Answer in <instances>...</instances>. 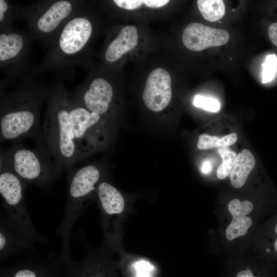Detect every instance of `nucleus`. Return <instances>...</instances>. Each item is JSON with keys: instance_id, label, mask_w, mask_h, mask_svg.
Instances as JSON below:
<instances>
[{"instance_id": "a878e982", "label": "nucleus", "mask_w": 277, "mask_h": 277, "mask_svg": "<svg viewBox=\"0 0 277 277\" xmlns=\"http://www.w3.org/2000/svg\"><path fill=\"white\" fill-rule=\"evenodd\" d=\"M193 105L210 112H217L220 108V103L216 100L202 95H196L193 101Z\"/></svg>"}, {"instance_id": "6ab92c4d", "label": "nucleus", "mask_w": 277, "mask_h": 277, "mask_svg": "<svg viewBox=\"0 0 277 277\" xmlns=\"http://www.w3.org/2000/svg\"><path fill=\"white\" fill-rule=\"evenodd\" d=\"M196 4L202 16L208 21H217L225 13V6L222 0H198Z\"/></svg>"}, {"instance_id": "0eeeda50", "label": "nucleus", "mask_w": 277, "mask_h": 277, "mask_svg": "<svg viewBox=\"0 0 277 277\" xmlns=\"http://www.w3.org/2000/svg\"><path fill=\"white\" fill-rule=\"evenodd\" d=\"M0 193L9 225L28 243L44 242L28 214L24 200L27 185L8 166L0 162Z\"/></svg>"}, {"instance_id": "4be33fe9", "label": "nucleus", "mask_w": 277, "mask_h": 277, "mask_svg": "<svg viewBox=\"0 0 277 277\" xmlns=\"http://www.w3.org/2000/svg\"><path fill=\"white\" fill-rule=\"evenodd\" d=\"M66 277H107L97 269L91 267L85 261L72 262L67 266Z\"/></svg>"}, {"instance_id": "2eb2a0df", "label": "nucleus", "mask_w": 277, "mask_h": 277, "mask_svg": "<svg viewBox=\"0 0 277 277\" xmlns=\"http://www.w3.org/2000/svg\"><path fill=\"white\" fill-rule=\"evenodd\" d=\"M228 208L233 219L227 228L225 234L227 239L231 241L245 235L252 225L251 219L246 215L252 210L253 204L249 201L241 202L235 199L229 203Z\"/></svg>"}, {"instance_id": "f03ea898", "label": "nucleus", "mask_w": 277, "mask_h": 277, "mask_svg": "<svg viewBox=\"0 0 277 277\" xmlns=\"http://www.w3.org/2000/svg\"><path fill=\"white\" fill-rule=\"evenodd\" d=\"M31 72L18 80L16 88L1 93V141H18L41 135L39 115L47 87Z\"/></svg>"}, {"instance_id": "f8f14e48", "label": "nucleus", "mask_w": 277, "mask_h": 277, "mask_svg": "<svg viewBox=\"0 0 277 277\" xmlns=\"http://www.w3.org/2000/svg\"><path fill=\"white\" fill-rule=\"evenodd\" d=\"M138 40V29L133 25H125L117 32H108L101 54L105 67L112 70L126 54L136 48Z\"/></svg>"}, {"instance_id": "20e7f679", "label": "nucleus", "mask_w": 277, "mask_h": 277, "mask_svg": "<svg viewBox=\"0 0 277 277\" xmlns=\"http://www.w3.org/2000/svg\"><path fill=\"white\" fill-rule=\"evenodd\" d=\"M100 169L93 165L78 168L68 178V196L62 222L56 230L62 239V249L58 260L68 265L73 261L70 251V238L74 223L83 213L96 185L101 179Z\"/></svg>"}, {"instance_id": "f257e3e1", "label": "nucleus", "mask_w": 277, "mask_h": 277, "mask_svg": "<svg viewBox=\"0 0 277 277\" xmlns=\"http://www.w3.org/2000/svg\"><path fill=\"white\" fill-rule=\"evenodd\" d=\"M99 25L97 13L91 3L86 1L46 44L47 50L45 57L32 68L31 72L38 75L54 70L64 76L75 66L89 69Z\"/></svg>"}, {"instance_id": "9b49d317", "label": "nucleus", "mask_w": 277, "mask_h": 277, "mask_svg": "<svg viewBox=\"0 0 277 277\" xmlns=\"http://www.w3.org/2000/svg\"><path fill=\"white\" fill-rule=\"evenodd\" d=\"M172 80L169 72L156 67L148 75L142 94L145 106L152 111L159 112L165 109L172 98Z\"/></svg>"}, {"instance_id": "a211bd4d", "label": "nucleus", "mask_w": 277, "mask_h": 277, "mask_svg": "<svg viewBox=\"0 0 277 277\" xmlns=\"http://www.w3.org/2000/svg\"><path fill=\"white\" fill-rule=\"evenodd\" d=\"M255 164L254 156L248 149H243L237 155L229 175L231 185L233 187L239 188L245 184Z\"/></svg>"}, {"instance_id": "b1692460", "label": "nucleus", "mask_w": 277, "mask_h": 277, "mask_svg": "<svg viewBox=\"0 0 277 277\" xmlns=\"http://www.w3.org/2000/svg\"><path fill=\"white\" fill-rule=\"evenodd\" d=\"M19 7L7 0H0V29L12 25L18 18Z\"/></svg>"}, {"instance_id": "c756f323", "label": "nucleus", "mask_w": 277, "mask_h": 277, "mask_svg": "<svg viewBox=\"0 0 277 277\" xmlns=\"http://www.w3.org/2000/svg\"><path fill=\"white\" fill-rule=\"evenodd\" d=\"M211 166L209 161L204 162L201 166V171L204 174L209 173L211 170Z\"/></svg>"}, {"instance_id": "aec40b11", "label": "nucleus", "mask_w": 277, "mask_h": 277, "mask_svg": "<svg viewBox=\"0 0 277 277\" xmlns=\"http://www.w3.org/2000/svg\"><path fill=\"white\" fill-rule=\"evenodd\" d=\"M168 0H113L108 3L117 8L129 11L143 8L156 9L162 8L169 4Z\"/></svg>"}, {"instance_id": "dca6fc26", "label": "nucleus", "mask_w": 277, "mask_h": 277, "mask_svg": "<svg viewBox=\"0 0 277 277\" xmlns=\"http://www.w3.org/2000/svg\"><path fill=\"white\" fill-rule=\"evenodd\" d=\"M32 247V245L23 239L3 219L1 221V258L19 253Z\"/></svg>"}, {"instance_id": "c85d7f7f", "label": "nucleus", "mask_w": 277, "mask_h": 277, "mask_svg": "<svg viewBox=\"0 0 277 277\" xmlns=\"http://www.w3.org/2000/svg\"><path fill=\"white\" fill-rule=\"evenodd\" d=\"M235 277H260L254 275V273L252 272V270L249 268L246 269H241L239 271Z\"/></svg>"}, {"instance_id": "4468645a", "label": "nucleus", "mask_w": 277, "mask_h": 277, "mask_svg": "<svg viewBox=\"0 0 277 277\" xmlns=\"http://www.w3.org/2000/svg\"><path fill=\"white\" fill-rule=\"evenodd\" d=\"M63 265L59 260L50 262H24L3 270L1 277H62L60 271Z\"/></svg>"}, {"instance_id": "cd10ccee", "label": "nucleus", "mask_w": 277, "mask_h": 277, "mask_svg": "<svg viewBox=\"0 0 277 277\" xmlns=\"http://www.w3.org/2000/svg\"><path fill=\"white\" fill-rule=\"evenodd\" d=\"M268 33L271 42L277 47V23H272L269 26Z\"/></svg>"}, {"instance_id": "6e6552de", "label": "nucleus", "mask_w": 277, "mask_h": 277, "mask_svg": "<svg viewBox=\"0 0 277 277\" xmlns=\"http://www.w3.org/2000/svg\"><path fill=\"white\" fill-rule=\"evenodd\" d=\"M33 41L29 31L12 25L0 29V70L5 75L2 83L10 84L31 73V46Z\"/></svg>"}, {"instance_id": "393cba45", "label": "nucleus", "mask_w": 277, "mask_h": 277, "mask_svg": "<svg viewBox=\"0 0 277 277\" xmlns=\"http://www.w3.org/2000/svg\"><path fill=\"white\" fill-rule=\"evenodd\" d=\"M262 81L264 84L271 82L277 71V56L275 54L268 55L262 64Z\"/></svg>"}, {"instance_id": "bb28decb", "label": "nucleus", "mask_w": 277, "mask_h": 277, "mask_svg": "<svg viewBox=\"0 0 277 277\" xmlns=\"http://www.w3.org/2000/svg\"><path fill=\"white\" fill-rule=\"evenodd\" d=\"M135 277H152L154 268L149 262L144 260L136 262L134 264Z\"/></svg>"}, {"instance_id": "412c9836", "label": "nucleus", "mask_w": 277, "mask_h": 277, "mask_svg": "<svg viewBox=\"0 0 277 277\" xmlns=\"http://www.w3.org/2000/svg\"><path fill=\"white\" fill-rule=\"evenodd\" d=\"M237 138L235 133H232L221 137L202 134L199 136L197 146L202 150L215 147H226L235 143Z\"/></svg>"}, {"instance_id": "1a4fd4ad", "label": "nucleus", "mask_w": 277, "mask_h": 277, "mask_svg": "<svg viewBox=\"0 0 277 277\" xmlns=\"http://www.w3.org/2000/svg\"><path fill=\"white\" fill-rule=\"evenodd\" d=\"M87 78L72 91L71 96L88 109L101 116L109 114L115 97V79L111 71L91 67Z\"/></svg>"}, {"instance_id": "ddd939ff", "label": "nucleus", "mask_w": 277, "mask_h": 277, "mask_svg": "<svg viewBox=\"0 0 277 277\" xmlns=\"http://www.w3.org/2000/svg\"><path fill=\"white\" fill-rule=\"evenodd\" d=\"M229 39L228 32L199 23L189 24L184 30L182 42L192 51H201L211 47L222 46Z\"/></svg>"}, {"instance_id": "39448f33", "label": "nucleus", "mask_w": 277, "mask_h": 277, "mask_svg": "<svg viewBox=\"0 0 277 277\" xmlns=\"http://www.w3.org/2000/svg\"><path fill=\"white\" fill-rule=\"evenodd\" d=\"M86 1L45 0L19 7L18 18L26 22L33 40L45 45Z\"/></svg>"}, {"instance_id": "f3484780", "label": "nucleus", "mask_w": 277, "mask_h": 277, "mask_svg": "<svg viewBox=\"0 0 277 277\" xmlns=\"http://www.w3.org/2000/svg\"><path fill=\"white\" fill-rule=\"evenodd\" d=\"M98 198L104 214H119L123 211L125 201L120 192L106 182L100 183L97 188Z\"/></svg>"}, {"instance_id": "7c9ffc66", "label": "nucleus", "mask_w": 277, "mask_h": 277, "mask_svg": "<svg viewBox=\"0 0 277 277\" xmlns=\"http://www.w3.org/2000/svg\"><path fill=\"white\" fill-rule=\"evenodd\" d=\"M275 231L277 234V224L275 228ZM274 248H275V251L277 252V238L274 243Z\"/></svg>"}, {"instance_id": "5701e85b", "label": "nucleus", "mask_w": 277, "mask_h": 277, "mask_svg": "<svg viewBox=\"0 0 277 277\" xmlns=\"http://www.w3.org/2000/svg\"><path fill=\"white\" fill-rule=\"evenodd\" d=\"M219 153L222 158V161L217 169L216 175L219 179L221 180L230 175L236 161L237 154L225 147L220 149Z\"/></svg>"}, {"instance_id": "423d86ee", "label": "nucleus", "mask_w": 277, "mask_h": 277, "mask_svg": "<svg viewBox=\"0 0 277 277\" xmlns=\"http://www.w3.org/2000/svg\"><path fill=\"white\" fill-rule=\"evenodd\" d=\"M0 162L14 172L27 185L46 186L62 169L48 149H30L13 145L1 151Z\"/></svg>"}, {"instance_id": "9d476101", "label": "nucleus", "mask_w": 277, "mask_h": 277, "mask_svg": "<svg viewBox=\"0 0 277 277\" xmlns=\"http://www.w3.org/2000/svg\"><path fill=\"white\" fill-rule=\"evenodd\" d=\"M68 107L80 161L97 147L106 131L102 126L103 116L86 108L69 91Z\"/></svg>"}, {"instance_id": "7ed1b4c3", "label": "nucleus", "mask_w": 277, "mask_h": 277, "mask_svg": "<svg viewBox=\"0 0 277 277\" xmlns=\"http://www.w3.org/2000/svg\"><path fill=\"white\" fill-rule=\"evenodd\" d=\"M68 91L58 81L47 87L43 136L61 168L71 169L80 161L68 107Z\"/></svg>"}]
</instances>
